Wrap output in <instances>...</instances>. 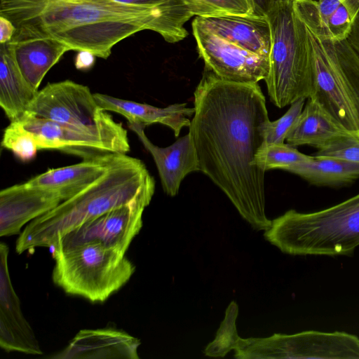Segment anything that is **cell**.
Here are the masks:
<instances>
[{
	"label": "cell",
	"mask_w": 359,
	"mask_h": 359,
	"mask_svg": "<svg viewBox=\"0 0 359 359\" xmlns=\"http://www.w3.org/2000/svg\"><path fill=\"white\" fill-rule=\"evenodd\" d=\"M194 104L189 133L200 171L254 229H269L265 171L255 163L270 121L259 85L226 81L205 68Z\"/></svg>",
	"instance_id": "cell-1"
},
{
	"label": "cell",
	"mask_w": 359,
	"mask_h": 359,
	"mask_svg": "<svg viewBox=\"0 0 359 359\" xmlns=\"http://www.w3.org/2000/svg\"><path fill=\"white\" fill-rule=\"evenodd\" d=\"M0 15L15 27L14 36L51 37L71 50L107 59L119 41L142 30L174 43L184 36L188 11L181 0L155 7L111 0H0Z\"/></svg>",
	"instance_id": "cell-2"
},
{
	"label": "cell",
	"mask_w": 359,
	"mask_h": 359,
	"mask_svg": "<svg viewBox=\"0 0 359 359\" xmlns=\"http://www.w3.org/2000/svg\"><path fill=\"white\" fill-rule=\"evenodd\" d=\"M153 183V177L141 160L119 154L97 180L31 221L17 239L15 250L21 254L37 247H53L59 237L130 202Z\"/></svg>",
	"instance_id": "cell-3"
},
{
	"label": "cell",
	"mask_w": 359,
	"mask_h": 359,
	"mask_svg": "<svg viewBox=\"0 0 359 359\" xmlns=\"http://www.w3.org/2000/svg\"><path fill=\"white\" fill-rule=\"evenodd\" d=\"M264 236L291 255H350L359 246V193L316 212L290 210Z\"/></svg>",
	"instance_id": "cell-4"
},
{
	"label": "cell",
	"mask_w": 359,
	"mask_h": 359,
	"mask_svg": "<svg viewBox=\"0 0 359 359\" xmlns=\"http://www.w3.org/2000/svg\"><path fill=\"white\" fill-rule=\"evenodd\" d=\"M271 32L269 70L264 79L271 102L279 108L308 99L313 89V67L306 25L293 1L275 3L266 14Z\"/></svg>",
	"instance_id": "cell-5"
},
{
	"label": "cell",
	"mask_w": 359,
	"mask_h": 359,
	"mask_svg": "<svg viewBox=\"0 0 359 359\" xmlns=\"http://www.w3.org/2000/svg\"><path fill=\"white\" fill-rule=\"evenodd\" d=\"M306 28L313 76L309 98L359 136V55L347 39L332 41Z\"/></svg>",
	"instance_id": "cell-6"
},
{
	"label": "cell",
	"mask_w": 359,
	"mask_h": 359,
	"mask_svg": "<svg viewBox=\"0 0 359 359\" xmlns=\"http://www.w3.org/2000/svg\"><path fill=\"white\" fill-rule=\"evenodd\" d=\"M53 255L54 283L66 293L92 302H104L135 271L125 253L97 241L53 248Z\"/></svg>",
	"instance_id": "cell-7"
},
{
	"label": "cell",
	"mask_w": 359,
	"mask_h": 359,
	"mask_svg": "<svg viewBox=\"0 0 359 359\" xmlns=\"http://www.w3.org/2000/svg\"><path fill=\"white\" fill-rule=\"evenodd\" d=\"M236 358L359 359V337L346 332L308 330L242 339Z\"/></svg>",
	"instance_id": "cell-8"
},
{
	"label": "cell",
	"mask_w": 359,
	"mask_h": 359,
	"mask_svg": "<svg viewBox=\"0 0 359 359\" xmlns=\"http://www.w3.org/2000/svg\"><path fill=\"white\" fill-rule=\"evenodd\" d=\"M18 121L33 136L39 150L57 149L74 153L93 150L101 153L127 154L130 149L127 130L121 123L90 129L29 114Z\"/></svg>",
	"instance_id": "cell-9"
},
{
	"label": "cell",
	"mask_w": 359,
	"mask_h": 359,
	"mask_svg": "<svg viewBox=\"0 0 359 359\" xmlns=\"http://www.w3.org/2000/svg\"><path fill=\"white\" fill-rule=\"evenodd\" d=\"M27 114L90 129L116 122L100 107L88 86L70 80L50 83L39 90Z\"/></svg>",
	"instance_id": "cell-10"
},
{
	"label": "cell",
	"mask_w": 359,
	"mask_h": 359,
	"mask_svg": "<svg viewBox=\"0 0 359 359\" xmlns=\"http://www.w3.org/2000/svg\"><path fill=\"white\" fill-rule=\"evenodd\" d=\"M155 183L133 201L92 219L58 238L53 248L97 241L126 253L142 226V214L154 194Z\"/></svg>",
	"instance_id": "cell-11"
},
{
	"label": "cell",
	"mask_w": 359,
	"mask_h": 359,
	"mask_svg": "<svg viewBox=\"0 0 359 359\" xmlns=\"http://www.w3.org/2000/svg\"><path fill=\"white\" fill-rule=\"evenodd\" d=\"M197 50L205 68L218 77L233 82L256 83L264 80L269 70V57L243 49L192 22Z\"/></svg>",
	"instance_id": "cell-12"
},
{
	"label": "cell",
	"mask_w": 359,
	"mask_h": 359,
	"mask_svg": "<svg viewBox=\"0 0 359 359\" xmlns=\"http://www.w3.org/2000/svg\"><path fill=\"white\" fill-rule=\"evenodd\" d=\"M9 249L0 243V346L4 350L39 355L42 351L25 318L13 287L8 264Z\"/></svg>",
	"instance_id": "cell-13"
},
{
	"label": "cell",
	"mask_w": 359,
	"mask_h": 359,
	"mask_svg": "<svg viewBox=\"0 0 359 359\" xmlns=\"http://www.w3.org/2000/svg\"><path fill=\"white\" fill-rule=\"evenodd\" d=\"M55 191L28 185H13L0 192V236L19 233L28 222L44 215L61 202Z\"/></svg>",
	"instance_id": "cell-14"
},
{
	"label": "cell",
	"mask_w": 359,
	"mask_h": 359,
	"mask_svg": "<svg viewBox=\"0 0 359 359\" xmlns=\"http://www.w3.org/2000/svg\"><path fill=\"white\" fill-rule=\"evenodd\" d=\"M156 163L164 191L170 196L178 194L184 178L192 172L200 171L195 148L189 133L167 147L154 144L144 133L145 126L128 123Z\"/></svg>",
	"instance_id": "cell-15"
},
{
	"label": "cell",
	"mask_w": 359,
	"mask_h": 359,
	"mask_svg": "<svg viewBox=\"0 0 359 359\" xmlns=\"http://www.w3.org/2000/svg\"><path fill=\"white\" fill-rule=\"evenodd\" d=\"M195 22L250 53L269 57L271 32L266 16L224 14L196 17Z\"/></svg>",
	"instance_id": "cell-16"
},
{
	"label": "cell",
	"mask_w": 359,
	"mask_h": 359,
	"mask_svg": "<svg viewBox=\"0 0 359 359\" xmlns=\"http://www.w3.org/2000/svg\"><path fill=\"white\" fill-rule=\"evenodd\" d=\"M118 155L105 153L87 157L76 164L50 169L25 182L31 187L55 191L64 201L97 180Z\"/></svg>",
	"instance_id": "cell-17"
},
{
	"label": "cell",
	"mask_w": 359,
	"mask_h": 359,
	"mask_svg": "<svg viewBox=\"0 0 359 359\" xmlns=\"http://www.w3.org/2000/svg\"><path fill=\"white\" fill-rule=\"evenodd\" d=\"M140 341L128 333L111 328L83 330L57 355V359H138Z\"/></svg>",
	"instance_id": "cell-18"
},
{
	"label": "cell",
	"mask_w": 359,
	"mask_h": 359,
	"mask_svg": "<svg viewBox=\"0 0 359 359\" xmlns=\"http://www.w3.org/2000/svg\"><path fill=\"white\" fill-rule=\"evenodd\" d=\"M94 97L104 111L119 114L130 123L145 126L153 123L163 124L172 129L175 137L179 136L183 128L190 126V118L194 114V108L187 107V103L173 104L161 108L97 93H94Z\"/></svg>",
	"instance_id": "cell-19"
},
{
	"label": "cell",
	"mask_w": 359,
	"mask_h": 359,
	"mask_svg": "<svg viewBox=\"0 0 359 359\" xmlns=\"http://www.w3.org/2000/svg\"><path fill=\"white\" fill-rule=\"evenodd\" d=\"M7 43L22 76L36 91L47 72L71 50L64 43L51 37L13 36Z\"/></svg>",
	"instance_id": "cell-20"
},
{
	"label": "cell",
	"mask_w": 359,
	"mask_h": 359,
	"mask_svg": "<svg viewBox=\"0 0 359 359\" xmlns=\"http://www.w3.org/2000/svg\"><path fill=\"white\" fill-rule=\"evenodd\" d=\"M348 136L358 135L347 130L314 100L308 98L285 141L294 147L309 145L319 149Z\"/></svg>",
	"instance_id": "cell-21"
},
{
	"label": "cell",
	"mask_w": 359,
	"mask_h": 359,
	"mask_svg": "<svg viewBox=\"0 0 359 359\" xmlns=\"http://www.w3.org/2000/svg\"><path fill=\"white\" fill-rule=\"evenodd\" d=\"M38 91L22 76L8 43H1L0 106L11 122L27 114Z\"/></svg>",
	"instance_id": "cell-22"
},
{
	"label": "cell",
	"mask_w": 359,
	"mask_h": 359,
	"mask_svg": "<svg viewBox=\"0 0 359 359\" xmlns=\"http://www.w3.org/2000/svg\"><path fill=\"white\" fill-rule=\"evenodd\" d=\"M284 170L320 187L343 186L359 179V163L334 157L312 156Z\"/></svg>",
	"instance_id": "cell-23"
},
{
	"label": "cell",
	"mask_w": 359,
	"mask_h": 359,
	"mask_svg": "<svg viewBox=\"0 0 359 359\" xmlns=\"http://www.w3.org/2000/svg\"><path fill=\"white\" fill-rule=\"evenodd\" d=\"M312 156L299 152L287 143L264 144L255 157L256 165L264 171L271 169L285 170L298 162L309 159Z\"/></svg>",
	"instance_id": "cell-24"
},
{
	"label": "cell",
	"mask_w": 359,
	"mask_h": 359,
	"mask_svg": "<svg viewBox=\"0 0 359 359\" xmlns=\"http://www.w3.org/2000/svg\"><path fill=\"white\" fill-rule=\"evenodd\" d=\"M238 313L237 304L231 302L226 310L225 318L217 330L215 340L204 351L205 355L224 357L231 350L236 348L240 339L236 327Z\"/></svg>",
	"instance_id": "cell-25"
},
{
	"label": "cell",
	"mask_w": 359,
	"mask_h": 359,
	"mask_svg": "<svg viewBox=\"0 0 359 359\" xmlns=\"http://www.w3.org/2000/svg\"><path fill=\"white\" fill-rule=\"evenodd\" d=\"M193 16L253 15L248 0H182Z\"/></svg>",
	"instance_id": "cell-26"
},
{
	"label": "cell",
	"mask_w": 359,
	"mask_h": 359,
	"mask_svg": "<svg viewBox=\"0 0 359 359\" xmlns=\"http://www.w3.org/2000/svg\"><path fill=\"white\" fill-rule=\"evenodd\" d=\"M1 146L11 151L22 161L34 158L39 150L33 136L19 121L11 122L6 127L3 135Z\"/></svg>",
	"instance_id": "cell-27"
},
{
	"label": "cell",
	"mask_w": 359,
	"mask_h": 359,
	"mask_svg": "<svg viewBox=\"0 0 359 359\" xmlns=\"http://www.w3.org/2000/svg\"><path fill=\"white\" fill-rule=\"evenodd\" d=\"M305 100L304 98L297 100L290 104L288 110L280 118L269 121L265 132V144L285 143L287 136L302 111Z\"/></svg>",
	"instance_id": "cell-28"
},
{
	"label": "cell",
	"mask_w": 359,
	"mask_h": 359,
	"mask_svg": "<svg viewBox=\"0 0 359 359\" xmlns=\"http://www.w3.org/2000/svg\"><path fill=\"white\" fill-rule=\"evenodd\" d=\"M314 156L338 158L359 163V136L334 140L318 149Z\"/></svg>",
	"instance_id": "cell-29"
},
{
	"label": "cell",
	"mask_w": 359,
	"mask_h": 359,
	"mask_svg": "<svg viewBox=\"0 0 359 359\" xmlns=\"http://www.w3.org/2000/svg\"><path fill=\"white\" fill-rule=\"evenodd\" d=\"M95 55L88 51H78L75 58V66L76 69L79 70H88L90 69L95 64Z\"/></svg>",
	"instance_id": "cell-30"
},
{
	"label": "cell",
	"mask_w": 359,
	"mask_h": 359,
	"mask_svg": "<svg viewBox=\"0 0 359 359\" xmlns=\"http://www.w3.org/2000/svg\"><path fill=\"white\" fill-rule=\"evenodd\" d=\"M15 32V27L8 18L0 15V43L9 42Z\"/></svg>",
	"instance_id": "cell-31"
},
{
	"label": "cell",
	"mask_w": 359,
	"mask_h": 359,
	"mask_svg": "<svg viewBox=\"0 0 359 359\" xmlns=\"http://www.w3.org/2000/svg\"><path fill=\"white\" fill-rule=\"evenodd\" d=\"M280 1L285 0H248L252 6L253 15L258 16H266L272 6Z\"/></svg>",
	"instance_id": "cell-32"
},
{
	"label": "cell",
	"mask_w": 359,
	"mask_h": 359,
	"mask_svg": "<svg viewBox=\"0 0 359 359\" xmlns=\"http://www.w3.org/2000/svg\"><path fill=\"white\" fill-rule=\"evenodd\" d=\"M346 39L359 55V10L355 16L351 30Z\"/></svg>",
	"instance_id": "cell-33"
},
{
	"label": "cell",
	"mask_w": 359,
	"mask_h": 359,
	"mask_svg": "<svg viewBox=\"0 0 359 359\" xmlns=\"http://www.w3.org/2000/svg\"><path fill=\"white\" fill-rule=\"evenodd\" d=\"M118 3L142 7H155L169 0H111Z\"/></svg>",
	"instance_id": "cell-34"
},
{
	"label": "cell",
	"mask_w": 359,
	"mask_h": 359,
	"mask_svg": "<svg viewBox=\"0 0 359 359\" xmlns=\"http://www.w3.org/2000/svg\"><path fill=\"white\" fill-rule=\"evenodd\" d=\"M353 15L355 16L359 10V0H344Z\"/></svg>",
	"instance_id": "cell-35"
}]
</instances>
